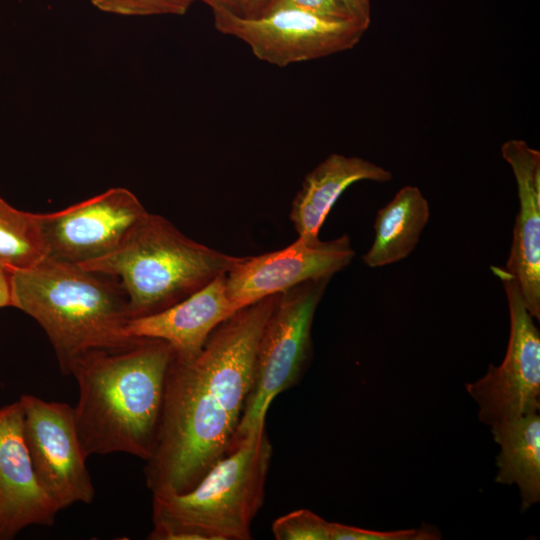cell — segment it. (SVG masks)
Returning a JSON list of instances; mask_svg holds the SVG:
<instances>
[{
	"instance_id": "22",
	"label": "cell",
	"mask_w": 540,
	"mask_h": 540,
	"mask_svg": "<svg viewBox=\"0 0 540 540\" xmlns=\"http://www.w3.org/2000/svg\"><path fill=\"white\" fill-rule=\"evenodd\" d=\"M11 306L10 271L0 261V308Z\"/></svg>"
},
{
	"instance_id": "5",
	"label": "cell",
	"mask_w": 540,
	"mask_h": 540,
	"mask_svg": "<svg viewBox=\"0 0 540 540\" xmlns=\"http://www.w3.org/2000/svg\"><path fill=\"white\" fill-rule=\"evenodd\" d=\"M241 259L192 240L163 216L148 212L115 250L78 265L115 278L132 319L182 301Z\"/></svg>"
},
{
	"instance_id": "9",
	"label": "cell",
	"mask_w": 540,
	"mask_h": 540,
	"mask_svg": "<svg viewBox=\"0 0 540 540\" xmlns=\"http://www.w3.org/2000/svg\"><path fill=\"white\" fill-rule=\"evenodd\" d=\"M23 433L38 484L58 511L91 504L95 490L86 467L73 407L21 395Z\"/></svg>"
},
{
	"instance_id": "21",
	"label": "cell",
	"mask_w": 540,
	"mask_h": 540,
	"mask_svg": "<svg viewBox=\"0 0 540 540\" xmlns=\"http://www.w3.org/2000/svg\"><path fill=\"white\" fill-rule=\"evenodd\" d=\"M101 11L122 16L183 15L196 0H90Z\"/></svg>"
},
{
	"instance_id": "17",
	"label": "cell",
	"mask_w": 540,
	"mask_h": 540,
	"mask_svg": "<svg viewBox=\"0 0 540 540\" xmlns=\"http://www.w3.org/2000/svg\"><path fill=\"white\" fill-rule=\"evenodd\" d=\"M494 441L500 446L496 457L495 481L516 484L521 496V511L540 501V416L527 414L491 426Z\"/></svg>"
},
{
	"instance_id": "12",
	"label": "cell",
	"mask_w": 540,
	"mask_h": 540,
	"mask_svg": "<svg viewBox=\"0 0 540 540\" xmlns=\"http://www.w3.org/2000/svg\"><path fill=\"white\" fill-rule=\"evenodd\" d=\"M19 400L0 407V540L31 525L52 526L59 512L38 484Z\"/></svg>"
},
{
	"instance_id": "7",
	"label": "cell",
	"mask_w": 540,
	"mask_h": 540,
	"mask_svg": "<svg viewBox=\"0 0 540 540\" xmlns=\"http://www.w3.org/2000/svg\"><path fill=\"white\" fill-rule=\"evenodd\" d=\"M491 270L501 281L508 302V346L500 365L490 364L480 379L465 385L478 404L479 420L490 427L540 408L539 330L515 277L505 267L491 266Z\"/></svg>"
},
{
	"instance_id": "11",
	"label": "cell",
	"mask_w": 540,
	"mask_h": 540,
	"mask_svg": "<svg viewBox=\"0 0 540 540\" xmlns=\"http://www.w3.org/2000/svg\"><path fill=\"white\" fill-rule=\"evenodd\" d=\"M354 256L347 234L328 241L297 238L283 249L242 257L226 274L227 292L239 310L306 281L332 278Z\"/></svg>"
},
{
	"instance_id": "16",
	"label": "cell",
	"mask_w": 540,
	"mask_h": 540,
	"mask_svg": "<svg viewBox=\"0 0 540 540\" xmlns=\"http://www.w3.org/2000/svg\"><path fill=\"white\" fill-rule=\"evenodd\" d=\"M430 217L427 199L416 186H404L376 214L374 240L362 256L370 268L399 262L415 249Z\"/></svg>"
},
{
	"instance_id": "23",
	"label": "cell",
	"mask_w": 540,
	"mask_h": 540,
	"mask_svg": "<svg viewBox=\"0 0 540 540\" xmlns=\"http://www.w3.org/2000/svg\"><path fill=\"white\" fill-rule=\"evenodd\" d=\"M211 9H225L237 15H241L244 0H200Z\"/></svg>"
},
{
	"instance_id": "2",
	"label": "cell",
	"mask_w": 540,
	"mask_h": 540,
	"mask_svg": "<svg viewBox=\"0 0 540 540\" xmlns=\"http://www.w3.org/2000/svg\"><path fill=\"white\" fill-rule=\"evenodd\" d=\"M173 355L160 339L135 338L126 346L87 352L70 375L79 387L74 410L83 452H122L147 460L162 413L166 373Z\"/></svg>"
},
{
	"instance_id": "19",
	"label": "cell",
	"mask_w": 540,
	"mask_h": 540,
	"mask_svg": "<svg viewBox=\"0 0 540 540\" xmlns=\"http://www.w3.org/2000/svg\"><path fill=\"white\" fill-rule=\"evenodd\" d=\"M338 523L329 522L308 509L284 514L272 523L276 540H336Z\"/></svg>"
},
{
	"instance_id": "3",
	"label": "cell",
	"mask_w": 540,
	"mask_h": 540,
	"mask_svg": "<svg viewBox=\"0 0 540 540\" xmlns=\"http://www.w3.org/2000/svg\"><path fill=\"white\" fill-rule=\"evenodd\" d=\"M10 292L11 306L46 333L63 375H70L87 352L135 339L125 333L131 319L126 294L108 275L47 256L30 268L10 271Z\"/></svg>"
},
{
	"instance_id": "14",
	"label": "cell",
	"mask_w": 540,
	"mask_h": 540,
	"mask_svg": "<svg viewBox=\"0 0 540 540\" xmlns=\"http://www.w3.org/2000/svg\"><path fill=\"white\" fill-rule=\"evenodd\" d=\"M237 311L224 274L162 311L130 319L125 333L128 338L160 339L177 356L189 357L197 354L213 330Z\"/></svg>"
},
{
	"instance_id": "24",
	"label": "cell",
	"mask_w": 540,
	"mask_h": 540,
	"mask_svg": "<svg viewBox=\"0 0 540 540\" xmlns=\"http://www.w3.org/2000/svg\"><path fill=\"white\" fill-rule=\"evenodd\" d=\"M262 0H244L241 15L245 18H252L258 10Z\"/></svg>"
},
{
	"instance_id": "25",
	"label": "cell",
	"mask_w": 540,
	"mask_h": 540,
	"mask_svg": "<svg viewBox=\"0 0 540 540\" xmlns=\"http://www.w3.org/2000/svg\"><path fill=\"white\" fill-rule=\"evenodd\" d=\"M363 18L370 21V0H349Z\"/></svg>"
},
{
	"instance_id": "4",
	"label": "cell",
	"mask_w": 540,
	"mask_h": 540,
	"mask_svg": "<svg viewBox=\"0 0 540 540\" xmlns=\"http://www.w3.org/2000/svg\"><path fill=\"white\" fill-rule=\"evenodd\" d=\"M265 426L249 433L190 491L153 495L149 540H249L272 459Z\"/></svg>"
},
{
	"instance_id": "8",
	"label": "cell",
	"mask_w": 540,
	"mask_h": 540,
	"mask_svg": "<svg viewBox=\"0 0 540 540\" xmlns=\"http://www.w3.org/2000/svg\"><path fill=\"white\" fill-rule=\"evenodd\" d=\"M216 29L233 36L261 61L285 67L352 49L367 26L329 20L297 9H279L257 18H245L225 9H213Z\"/></svg>"
},
{
	"instance_id": "15",
	"label": "cell",
	"mask_w": 540,
	"mask_h": 540,
	"mask_svg": "<svg viewBox=\"0 0 540 540\" xmlns=\"http://www.w3.org/2000/svg\"><path fill=\"white\" fill-rule=\"evenodd\" d=\"M392 173L369 160L333 153L303 179L290 210L298 238L313 242L330 210L352 184L359 181L388 182Z\"/></svg>"
},
{
	"instance_id": "18",
	"label": "cell",
	"mask_w": 540,
	"mask_h": 540,
	"mask_svg": "<svg viewBox=\"0 0 540 540\" xmlns=\"http://www.w3.org/2000/svg\"><path fill=\"white\" fill-rule=\"evenodd\" d=\"M47 256L41 213L16 209L0 197V261L13 271L30 268Z\"/></svg>"
},
{
	"instance_id": "13",
	"label": "cell",
	"mask_w": 540,
	"mask_h": 540,
	"mask_svg": "<svg viewBox=\"0 0 540 540\" xmlns=\"http://www.w3.org/2000/svg\"><path fill=\"white\" fill-rule=\"evenodd\" d=\"M501 153L517 183L519 212L505 268L515 277L526 308L540 320V152L509 140Z\"/></svg>"
},
{
	"instance_id": "20",
	"label": "cell",
	"mask_w": 540,
	"mask_h": 540,
	"mask_svg": "<svg viewBox=\"0 0 540 540\" xmlns=\"http://www.w3.org/2000/svg\"><path fill=\"white\" fill-rule=\"evenodd\" d=\"M279 9H297L340 22H357L369 27L367 21L349 0H262L252 18Z\"/></svg>"
},
{
	"instance_id": "6",
	"label": "cell",
	"mask_w": 540,
	"mask_h": 540,
	"mask_svg": "<svg viewBox=\"0 0 540 540\" xmlns=\"http://www.w3.org/2000/svg\"><path fill=\"white\" fill-rule=\"evenodd\" d=\"M330 279L306 281L278 295L258 340L251 388L228 452L264 427L275 397L302 378L312 358L314 315Z\"/></svg>"
},
{
	"instance_id": "1",
	"label": "cell",
	"mask_w": 540,
	"mask_h": 540,
	"mask_svg": "<svg viewBox=\"0 0 540 540\" xmlns=\"http://www.w3.org/2000/svg\"><path fill=\"white\" fill-rule=\"evenodd\" d=\"M278 295L239 309L197 354L173 353L156 445L144 467L153 495L190 491L227 454L251 388L258 340Z\"/></svg>"
},
{
	"instance_id": "10",
	"label": "cell",
	"mask_w": 540,
	"mask_h": 540,
	"mask_svg": "<svg viewBox=\"0 0 540 540\" xmlns=\"http://www.w3.org/2000/svg\"><path fill=\"white\" fill-rule=\"evenodd\" d=\"M148 214L127 188H110L59 211L41 213L48 256L83 264L115 250Z\"/></svg>"
}]
</instances>
